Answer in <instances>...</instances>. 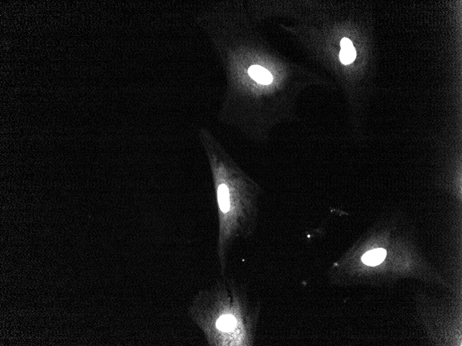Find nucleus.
I'll return each mask as SVG.
<instances>
[{
    "label": "nucleus",
    "mask_w": 462,
    "mask_h": 346,
    "mask_svg": "<svg viewBox=\"0 0 462 346\" xmlns=\"http://www.w3.org/2000/svg\"><path fill=\"white\" fill-rule=\"evenodd\" d=\"M262 302L230 276L199 290L190 302L189 319L210 346H253L262 313Z\"/></svg>",
    "instance_id": "f03ea898"
},
{
    "label": "nucleus",
    "mask_w": 462,
    "mask_h": 346,
    "mask_svg": "<svg viewBox=\"0 0 462 346\" xmlns=\"http://www.w3.org/2000/svg\"><path fill=\"white\" fill-rule=\"evenodd\" d=\"M341 46L342 49V48L353 47V44L352 43V41H350V40L348 39V38H343L341 42Z\"/></svg>",
    "instance_id": "423d86ee"
},
{
    "label": "nucleus",
    "mask_w": 462,
    "mask_h": 346,
    "mask_svg": "<svg viewBox=\"0 0 462 346\" xmlns=\"http://www.w3.org/2000/svg\"><path fill=\"white\" fill-rule=\"evenodd\" d=\"M356 55L357 53L354 47L342 48L340 53V59L344 65H349L355 61Z\"/></svg>",
    "instance_id": "39448f33"
},
{
    "label": "nucleus",
    "mask_w": 462,
    "mask_h": 346,
    "mask_svg": "<svg viewBox=\"0 0 462 346\" xmlns=\"http://www.w3.org/2000/svg\"><path fill=\"white\" fill-rule=\"evenodd\" d=\"M200 137L207 152L217 204L216 254L221 273L225 274L234 244L251 239L256 233L263 189L208 132L203 130Z\"/></svg>",
    "instance_id": "f257e3e1"
},
{
    "label": "nucleus",
    "mask_w": 462,
    "mask_h": 346,
    "mask_svg": "<svg viewBox=\"0 0 462 346\" xmlns=\"http://www.w3.org/2000/svg\"><path fill=\"white\" fill-rule=\"evenodd\" d=\"M387 253L384 249L378 248L373 251H368L362 257V262L365 265L376 266L381 264L385 259Z\"/></svg>",
    "instance_id": "20e7f679"
},
{
    "label": "nucleus",
    "mask_w": 462,
    "mask_h": 346,
    "mask_svg": "<svg viewBox=\"0 0 462 346\" xmlns=\"http://www.w3.org/2000/svg\"><path fill=\"white\" fill-rule=\"evenodd\" d=\"M249 74L254 81L263 85H269L273 81V76L271 73L261 66H251L249 69Z\"/></svg>",
    "instance_id": "7ed1b4c3"
}]
</instances>
